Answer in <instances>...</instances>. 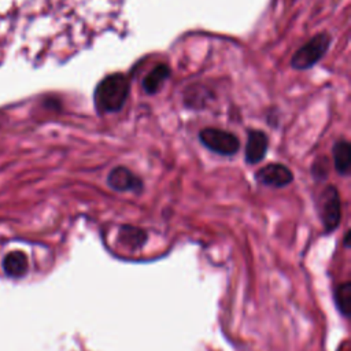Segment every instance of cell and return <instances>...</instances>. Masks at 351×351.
<instances>
[{
    "label": "cell",
    "mask_w": 351,
    "mask_h": 351,
    "mask_svg": "<svg viewBox=\"0 0 351 351\" xmlns=\"http://www.w3.org/2000/svg\"><path fill=\"white\" fill-rule=\"evenodd\" d=\"M145 240H147V233L140 228L125 225L119 230V243H122L123 245L132 250L140 248L145 243Z\"/></svg>",
    "instance_id": "10"
},
{
    "label": "cell",
    "mask_w": 351,
    "mask_h": 351,
    "mask_svg": "<svg viewBox=\"0 0 351 351\" xmlns=\"http://www.w3.org/2000/svg\"><path fill=\"white\" fill-rule=\"evenodd\" d=\"M170 77V69L165 63L156 64L143 80V89L148 95H155Z\"/></svg>",
    "instance_id": "8"
},
{
    "label": "cell",
    "mask_w": 351,
    "mask_h": 351,
    "mask_svg": "<svg viewBox=\"0 0 351 351\" xmlns=\"http://www.w3.org/2000/svg\"><path fill=\"white\" fill-rule=\"evenodd\" d=\"M255 178L259 184L274 188H282L292 182L293 174L285 165L269 163L255 173Z\"/></svg>",
    "instance_id": "6"
},
{
    "label": "cell",
    "mask_w": 351,
    "mask_h": 351,
    "mask_svg": "<svg viewBox=\"0 0 351 351\" xmlns=\"http://www.w3.org/2000/svg\"><path fill=\"white\" fill-rule=\"evenodd\" d=\"M27 267L26 263V258L23 254H11L10 256L5 258V269L8 273L14 274V276H21L22 273H25Z\"/></svg>",
    "instance_id": "12"
},
{
    "label": "cell",
    "mask_w": 351,
    "mask_h": 351,
    "mask_svg": "<svg viewBox=\"0 0 351 351\" xmlns=\"http://www.w3.org/2000/svg\"><path fill=\"white\" fill-rule=\"evenodd\" d=\"M319 217L325 232H332L337 228L341 219V203L337 189L333 185L326 186L319 197Z\"/></svg>",
    "instance_id": "4"
},
{
    "label": "cell",
    "mask_w": 351,
    "mask_h": 351,
    "mask_svg": "<svg viewBox=\"0 0 351 351\" xmlns=\"http://www.w3.org/2000/svg\"><path fill=\"white\" fill-rule=\"evenodd\" d=\"M333 295L337 308L343 313L344 317H348L351 308V284L348 281L339 284Z\"/></svg>",
    "instance_id": "11"
},
{
    "label": "cell",
    "mask_w": 351,
    "mask_h": 351,
    "mask_svg": "<svg viewBox=\"0 0 351 351\" xmlns=\"http://www.w3.org/2000/svg\"><path fill=\"white\" fill-rule=\"evenodd\" d=\"M313 176L315 177V180H324L328 176V159L325 156L322 158H317V160L313 165Z\"/></svg>",
    "instance_id": "13"
},
{
    "label": "cell",
    "mask_w": 351,
    "mask_h": 351,
    "mask_svg": "<svg viewBox=\"0 0 351 351\" xmlns=\"http://www.w3.org/2000/svg\"><path fill=\"white\" fill-rule=\"evenodd\" d=\"M333 163L339 174H347L351 165V147L347 140H339L333 145Z\"/></svg>",
    "instance_id": "9"
},
{
    "label": "cell",
    "mask_w": 351,
    "mask_h": 351,
    "mask_svg": "<svg viewBox=\"0 0 351 351\" xmlns=\"http://www.w3.org/2000/svg\"><path fill=\"white\" fill-rule=\"evenodd\" d=\"M330 45V36L328 33H318L303 44L291 58V66L296 70H307L317 64L328 52Z\"/></svg>",
    "instance_id": "2"
},
{
    "label": "cell",
    "mask_w": 351,
    "mask_h": 351,
    "mask_svg": "<svg viewBox=\"0 0 351 351\" xmlns=\"http://www.w3.org/2000/svg\"><path fill=\"white\" fill-rule=\"evenodd\" d=\"M269 147V138L265 132L252 129L248 132L244 158L248 165H256L259 163L267 152Z\"/></svg>",
    "instance_id": "7"
},
{
    "label": "cell",
    "mask_w": 351,
    "mask_h": 351,
    "mask_svg": "<svg viewBox=\"0 0 351 351\" xmlns=\"http://www.w3.org/2000/svg\"><path fill=\"white\" fill-rule=\"evenodd\" d=\"M107 184L111 189L118 192H141L143 181L132 170L125 166L114 167L107 176Z\"/></svg>",
    "instance_id": "5"
},
{
    "label": "cell",
    "mask_w": 351,
    "mask_h": 351,
    "mask_svg": "<svg viewBox=\"0 0 351 351\" xmlns=\"http://www.w3.org/2000/svg\"><path fill=\"white\" fill-rule=\"evenodd\" d=\"M199 140L207 149L222 156H232L240 149V141L236 134L218 128L202 129Z\"/></svg>",
    "instance_id": "3"
},
{
    "label": "cell",
    "mask_w": 351,
    "mask_h": 351,
    "mask_svg": "<svg viewBox=\"0 0 351 351\" xmlns=\"http://www.w3.org/2000/svg\"><path fill=\"white\" fill-rule=\"evenodd\" d=\"M130 90V84L126 75L121 73H114L104 77L95 88L93 92V103L96 111L100 114L107 112H118Z\"/></svg>",
    "instance_id": "1"
}]
</instances>
